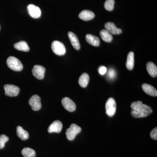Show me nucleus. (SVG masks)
Masks as SVG:
<instances>
[{
  "mask_svg": "<svg viewBox=\"0 0 157 157\" xmlns=\"http://www.w3.org/2000/svg\"><path fill=\"white\" fill-rule=\"evenodd\" d=\"M132 110L131 114L135 118L145 117L152 113L151 107L143 104L140 101L134 102L131 106Z\"/></svg>",
  "mask_w": 157,
  "mask_h": 157,
  "instance_id": "nucleus-1",
  "label": "nucleus"
},
{
  "mask_svg": "<svg viewBox=\"0 0 157 157\" xmlns=\"http://www.w3.org/2000/svg\"><path fill=\"white\" fill-rule=\"evenodd\" d=\"M8 67L11 70L15 71H20L22 70L23 65L18 59L14 56H10L7 60Z\"/></svg>",
  "mask_w": 157,
  "mask_h": 157,
  "instance_id": "nucleus-2",
  "label": "nucleus"
},
{
  "mask_svg": "<svg viewBox=\"0 0 157 157\" xmlns=\"http://www.w3.org/2000/svg\"><path fill=\"white\" fill-rule=\"evenodd\" d=\"M82 129L80 127L75 124L71 125L70 128L67 129L66 135L67 138L70 140H73L75 139L76 135L81 132Z\"/></svg>",
  "mask_w": 157,
  "mask_h": 157,
  "instance_id": "nucleus-3",
  "label": "nucleus"
},
{
  "mask_svg": "<svg viewBox=\"0 0 157 157\" xmlns=\"http://www.w3.org/2000/svg\"><path fill=\"white\" fill-rule=\"evenodd\" d=\"M52 48L53 52L57 55L63 56L66 53V49L65 45L59 41H53L52 44Z\"/></svg>",
  "mask_w": 157,
  "mask_h": 157,
  "instance_id": "nucleus-4",
  "label": "nucleus"
},
{
  "mask_svg": "<svg viewBox=\"0 0 157 157\" xmlns=\"http://www.w3.org/2000/svg\"><path fill=\"white\" fill-rule=\"evenodd\" d=\"M106 113L109 117H112L116 111V103L113 98H109L106 104Z\"/></svg>",
  "mask_w": 157,
  "mask_h": 157,
  "instance_id": "nucleus-5",
  "label": "nucleus"
},
{
  "mask_svg": "<svg viewBox=\"0 0 157 157\" xmlns=\"http://www.w3.org/2000/svg\"><path fill=\"white\" fill-rule=\"evenodd\" d=\"M5 94L9 97H16L18 95L20 92V89L14 85L6 84L4 86Z\"/></svg>",
  "mask_w": 157,
  "mask_h": 157,
  "instance_id": "nucleus-6",
  "label": "nucleus"
},
{
  "mask_svg": "<svg viewBox=\"0 0 157 157\" xmlns=\"http://www.w3.org/2000/svg\"><path fill=\"white\" fill-rule=\"evenodd\" d=\"M29 104L34 111H38L41 108V98L37 95H34L29 100Z\"/></svg>",
  "mask_w": 157,
  "mask_h": 157,
  "instance_id": "nucleus-7",
  "label": "nucleus"
},
{
  "mask_svg": "<svg viewBox=\"0 0 157 157\" xmlns=\"http://www.w3.org/2000/svg\"><path fill=\"white\" fill-rule=\"evenodd\" d=\"M45 71V68L40 65H35L32 70L33 76L40 80L44 78Z\"/></svg>",
  "mask_w": 157,
  "mask_h": 157,
  "instance_id": "nucleus-8",
  "label": "nucleus"
},
{
  "mask_svg": "<svg viewBox=\"0 0 157 157\" xmlns=\"http://www.w3.org/2000/svg\"><path fill=\"white\" fill-rule=\"evenodd\" d=\"M62 104L65 109L70 112H73L76 109V105L74 102L69 98H64L62 100Z\"/></svg>",
  "mask_w": 157,
  "mask_h": 157,
  "instance_id": "nucleus-9",
  "label": "nucleus"
},
{
  "mask_svg": "<svg viewBox=\"0 0 157 157\" xmlns=\"http://www.w3.org/2000/svg\"><path fill=\"white\" fill-rule=\"evenodd\" d=\"M63 124L59 121H56L51 124L48 129L49 133H60L63 128Z\"/></svg>",
  "mask_w": 157,
  "mask_h": 157,
  "instance_id": "nucleus-10",
  "label": "nucleus"
},
{
  "mask_svg": "<svg viewBox=\"0 0 157 157\" xmlns=\"http://www.w3.org/2000/svg\"><path fill=\"white\" fill-rule=\"evenodd\" d=\"M28 10L31 17L35 18H39L41 15V11L39 7L33 4L28 6Z\"/></svg>",
  "mask_w": 157,
  "mask_h": 157,
  "instance_id": "nucleus-11",
  "label": "nucleus"
},
{
  "mask_svg": "<svg viewBox=\"0 0 157 157\" xmlns=\"http://www.w3.org/2000/svg\"><path fill=\"white\" fill-rule=\"evenodd\" d=\"M105 28L110 33L113 35H119L122 33V30L117 28L113 23L111 22L107 23L105 24Z\"/></svg>",
  "mask_w": 157,
  "mask_h": 157,
  "instance_id": "nucleus-12",
  "label": "nucleus"
},
{
  "mask_svg": "<svg viewBox=\"0 0 157 157\" xmlns=\"http://www.w3.org/2000/svg\"><path fill=\"white\" fill-rule=\"evenodd\" d=\"M68 35L70 42L74 48L76 50H79L80 48V45L77 36L74 33L71 32H69Z\"/></svg>",
  "mask_w": 157,
  "mask_h": 157,
  "instance_id": "nucleus-13",
  "label": "nucleus"
},
{
  "mask_svg": "<svg viewBox=\"0 0 157 157\" xmlns=\"http://www.w3.org/2000/svg\"><path fill=\"white\" fill-rule=\"evenodd\" d=\"M78 17L82 20L87 21L93 19L95 17V14L93 11L85 10L80 12Z\"/></svg>",
  "mask_w": 157,
  "mask_h": 157,
  "instance_id": "nucleus-14",
  "label": "nucleus"
},
{
  "mask_svg": "<svg viewBox=\"0 0 157 157\" xmlns=\"http://www.w3.org/2000/svg\"><path fill=\"white\" fill-rule=\"evenodd\" d=\"M142 87L144 92L147 94L154 97H156L157 96V90L150 85L144 83L142 85Z\"/></svg>",
  "mask_w": 157,
  "mask_h": 157,
  "instance_id": "nucleus-15",
  "label": "nucleus"
},
{
  "mask_svg": "<svg viewBox=\"0 0 157 157\" xmlns=\"http://www.w3.org/2000/svg\"><path fill=\"white\" fill-rule=\"evenodd\" d=\"M86 39L89 44L93 46H98L100 45V40L98 37L91 34H87L86 36Z\"/></svg>",
  "mask_w": 157,
  "mask_h": 157,
  "instance_id": "nucleus-16",
  "label": "nucleus"
},
{
  "mask_svg": "<svg viewBox=\"0 0 157 157\" xmlns=\"http://www.w3.org/2000/svg\"><path fill=\"white\" fill-rule=\"evenodd\" d=\"M147 70L149 74L153 77H156L157 75V66L152 62H150L147 64Z\"/></svg>",
  "mask_w": 157,
  "mask_h": 157,
  "instance_id": "nucleus-17",
  "label": "nucleus"
},
{
  "mask_svg": "<svg viewBox=\"0 0 157 157\" xmlns=\"http://www.w3.org/2000/svg\"><path fill=\"white\" fill-rule=\"evenodd\" d=\"M90 77L88 74L84 73L81 75L78 79V84L82 87H86L89 82Z\"/></svg>",
  "mask_w": 157,
  "mask_h": 157,
  "instance_id": "nucleus-18",
  "label": "nucleus"
},
{
  "mask_svg": "<svg viewBox=\"0 0 157 157\" xmlns=\"http://www.w3.org/2000/svg\"><path fill=\"white\" fill-rule=\"evenodd\" d=\"M134 53L133 52H130L128 54L127 57V61L126 63V67L128 70H133L134 67Z\"/></svg>",
  "mask_w": 157,
  "mask_h": 157,
  "instance_id": "nucleus-19",
  "label": "nucleus"
},
{
  "mask_svg": "<svg viewBox=\"0 0 157 157\" xmlns=\"http://www.w3.org/2000/svg\"><path fill=\"white\" fill-rule=\"evenodd\" d=\"M100 36H101L102 39L105 42H111L113 39L112 34L110 33L106 29L102 30L100 32Z\"/></svg>",
  "mask_w": 157,
  "mask_h": 157,
  "instance_id": "nucleus-20",
  "label": "nucleus"
},
{
  "mask_svg": "<svg viewBox=\"0 0 157 157\" xmlns=\"http://www.w3.org/2000/svg\"><path fill=\"white\" fill-rule=\"evenodd\" d=\"M17 135L19 138L24 140H27L29 137L28 132L24 130L21 126L17 127Z\"/></svg>",
  "mask_w": 157,
  "mask_h": 157,
  "instance_id": "nucleus-21",
  "label": "nucleus"
},
{
  "mask_svg": "<svg viewBox=\"0 0 157 157\" xmlns=\"http://www.w3.org/2000/svg\"><path fill=\"white\" fill-rule=\"evenodd\" d=\"M14 46L15 48L19 51L24 52H28L29 50L27 43L25 41H20L14 44Z\"/></svg>",
  "mask_w": 157,
  "mask_h": 157,
  "instance_id": "nucleus-22",
  "label": "nucleus"
},
{
  "mask_svg": "<svg viewBox=\"0 0 157 157\" xmlns=\"http://www.w3.org/2000/svg\"><path fill=\"white\" fill-rule=\"evenodd\" d=\"M21 154L24 157H36V152L33 149L25 147L22 149Z\"/></svg>",
  "mask_w": 157,
  "mask_h": 157,
  "instance_id": "nucleus-23",
  "label": "nucleus"
},
{
  "mask_svg": "<svg viewBox=\"0 0 157 157\" xmlns=\"http://www.w3.org/2000/svg\"><path fill=\"white\" fill-rule=\"evenodd\" d=\"M114 0H107L104 4V8L108 11H111L114 9Z\"/></svg>",
  "mask_w": 157,
  "mask_h": 157,
  "instance_id": "nucleus-24",
  "label": "nucleus"
},
{
  "mask_svg": "<svg viewBox=\"0 0 157 157\" xmlns=\"http://www.w3.org/2000/svg\"><path fill=\"white\" fill-rule=\"evenodd\" d=\"M9 137L5 135H0V149L5 147V144L9 141Z\"/></svg>",
  "mask_w": 157,
  "mask_h": 157,
  "instance_id": "nucleus-25",
  "label": "nucleus"
},
{
  "mask_svg": "<svg viewBox=\"0 0 157 157\" xmlns=\"http://www.w3.org/2000/svg\"><path fill=\"white\" fill-rule=\"evenodd\" d=\"M108 76L110 79H113L116 76V73L113 69H109L108 73Z\"/></svg>",
  "mask_w": 157,
  "mask_h": 157,
  "instance_id": "nucleus-26",
  "label": "nucleus"
},
{
  "mask_svg": "<svg viewBox=\"0 0 157 157\" xmlns=\"http://www.w3.org/2000/svg\"><path fill=\"white\" fill-rule=\"evenodd\" d=\"M150 136L151 138L154 140H157V128H155L152 130L150 133Z\"/></svg>",
  "mask_w": 157,
  "mask_h": 157,
  "instance_id": "nucleus-27",
  "label": "nucleus"
},
{
  "mask_svg": "<svg viewBox=\"0 0 157 157\" xmlns=\"http://www.w3.org/2000/svg\"><path fill=\"white\" fill-rule=\"evenodd\" d=\"M107 71V68L106 67H104V66H101V67L99 68V72L101 75H104L106 73Z\"/></svg>",
  "mask_w": 157,
  "mask_h": 157,
  "instance_id": "nucleus-28",
  "label": "nucleus"
}]
</instances>
